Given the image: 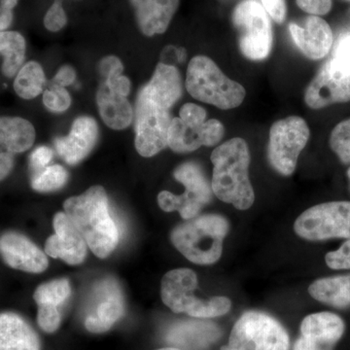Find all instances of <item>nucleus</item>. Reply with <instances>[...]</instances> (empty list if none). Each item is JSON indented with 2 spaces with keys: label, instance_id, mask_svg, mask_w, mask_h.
I'll return each mask as SVG.
<instances>
[{
  "label": "nucleus",
  "instance_id": "nucleus-25",
  "mask_svg": "<svg viewBox=\"0 0 350 350\" xmlns=\"http://www.w3.org/2000/svg\"><path fill=\"white\" fill-rule=\"evenodd\" d=\"M219 337V330L215 325L204 322H187L177 325L169 335L172 344L188 347L202 349L214 342Z\"/></svg>",
  "mask_w": 350,
  "mask_h": 350
},
{
  "label": "nucleus",
  "instance_id": "nucleus-5",
  "mask_svg": "<svg viewBox=\"0 0 350 350\" xmlns=\"http://www.w3.org/2000/svg\"><path fill=\"white\" fill-rule=\"evenodd\" d=\"M186 89L196 100L223 110L239 107L246 96L243 85L227 77L217 64L206 56L191 59Z\"/></svg>",
  "mask_w": 350,
  "mask_h": 350
},
{
  "label": "nucleus",
  "instance_id": "nucleus-9",
  "mask_svg": "<svg viewBox=\"0 0 350 350\" xmlns=\"http://www.w3.org/2000/svg\"><path fill=\"white\" fill-rule=\"evenodd\" d=\"M294 231L306 241L350 239V202H330L306 209L295 221Z\"/></svg>",
  "mask_w": 350,
  "mask_h": 350
},
{
  "label": "nucleus",
  "instance_id": "nucleus-26",
  "mask_svg": "<svg viewBox=\"0 0 350 350\" xmlns=\"http://www.w3.org/2000/svg\"><path fill=\"white\" fill-rule=\"evenodd\" d=\"M27 44L20 32L0 31V55L3 57L1 70L5 77L12 78L22 68L25 59Z\"/></svg>",
  "mask_w": 350,
  "mask_h": 350
},
{
  "label": "nucleus",
  "instance_id": "nucleus-19",
  "mask_svg": "<svg viewBox=\"0 0 350 350\" xmlns=\"http://www.w3.org/2000/svg\"><path fill=\"white\" fill-rule=\"evenodd\" d=\"M0 350H41L31 324L16 312L0 313Z\"/></svg>",
  "mask_w": 350,
  "mask_h": 350
},
{
  "label": "nucleus",
  "instance_id": "nucleus-15",
  "mask_svg": "<svg viewBox=\"0 0 350 350\" xmlns=\"http://www.w3.org/2000/svg\"><path fill=\"white\" fill-rule=\"evenodd\" d=\"M53 226L56 234L46 241V254L69 265L81 264L87 256L88 247L81 232L64 213L55 215Z\"/></svg>",
  "mask_w": 350,
  "mask_h": 350
},
{
  "label": "nucleus",
  "instance_id": "nucleus-24",
  "mask_svg": "<svg viewBox=\"0 0 350 350\" xmlns=\"http://www.w3.org/2000/svg\"><path fill=\"white\" fill-rule=\"evenodd\" d=\"M308 293L315 300L326 305L347 308L350 306V275L315 280L308 287Z\"/></svg>",
  "mask_w": 350,
  "mask_h": 350
},
{
  "label": "nucleus",
  "instance_id": "nucleus-17",
  "mask_svg": "<svg viewBox=\"0 0 350 350\" xmlns=\"http://www.w3.org/2000/svg\"><path fill=\"white\" fill-rule=\"evenodd\" d=\"M289 31L294 42L308 59H323L333 46L330 25L319 16L310 15L306 18L304 27L290 24Z\"/></svg>",
  "mask_w": 350,
  "mask_h": 350
},
{
  "label": "nucleus",
  "instance_id": "nucleus-39",
  "mask_svg": "<svg viewBox=\"0 0 350 350\" xmlns=\"http://www.w3.org/2000/svg\"><path fill=\"white\" fill-rule=\"evenodd\" d=\"M98 71L101 77L107 79L109 76L122 75L124 71V64L121 59L115 56H107L103 57L98 64Z\"/></svg>",
  "mask_w": 350,
  "mask_h": 350
},
{
  "label": "nucleus",
  "instance_id": "nucleus-21",
  "mask_svg": "<svg viewBox=\"0 0 350 350\" xmlns=\"http://www.w3.org/2000/svg\"><path fill=\"white\" fill-rule=\"evenodd\" d=\"M344 320L332 312L308 315L301 323V336L333 347L344 336Z\"/></svg>",
  "mask_w": 350,
  "mask_h": 350
},
{
  "label": "nucleus",
  "instance_id": "nucleus-42",
  "mask_svg": "<svg viewBox=\"0 0 350 350\" xmlns=\"http://www.w3.org/2000/svg\"><path fill=\"white\" fill-rule=\"evenodd\" d=\"M19 0H0V31H6L14 19V9Z\"/></svg>",
  "mask_w": 350,
  "mask_h": 350
},
{
  "label": "nucleus",
  "instance_id": "nucleus-27",
  "mask_svg": "<svg viewBox=\"0 0 350 350\" xmlns=\"http://www.w3.org/2000/svg\"><path fill=\"white\" fill-rule=\"evenodd\" d=\"M46 84L45 73L38 62L23 64L14 80V91L23 100H33L42 93Z\"/></svg>",
  "mask_w": 350,
  "mask_h": 350
},
{
  "label": "nucleus",
  "instance_id": "nucleus-47",
  "mask_svg": "<svg viewBox=\"0 0 350 350\" xmlns=\"http://www.w3.org/2000/svg\"><path fill=\"white\" fill-rule=\"evenodd\" d=\"M347 175H349V178L350 180V167H349V170H347Z\"/></svg>",
  "mask_w": 350,
  "mask_h": 350
},
{
  "label": "nucleus",
  "instance_id": "nucleus-29",
  "mask_svg": "<svg viewBox=\"0 0 350 350\" xmlns=\"http://www.w3.org/2000/svg\"><path fill=\"white\" fill-rule=\"evenodd\" d=\"M68 179V172L63 165H48L41 172L32 175L31 187L40 193L53 192L63 188Z\"/></svg>",
  "mask_w": 350,
  "mask_h": 350
},
{
  "label": "nucleus",
  "instance_id": "nucleus-20",
  "mask_svg": "<svg viewBox=\"0 0 350 350\" xmlns=\"http://www.w3.org/2000/svg\"><path fill=\"white\" fill-rule=\"evenodd\" d=\"M96 103L101 119L112 130H124L131 125L133 110L130 101L126 96L110 91L105 82L98 88Z\"/></svg>",
  "mask_w": 350,
  "mask_h": 350
},
{
  "label": "nucleus",
  "instance_id": "nucleus-6",
  "mask_svg": "<svg viewBox=\"0 0 350 350\" xmlns=\"http://www.w3.org/2000/svg\"><path fill=\"white\" fill-rule=\"evenodd\" d=\"M198 278L190 269H177L163 275L161 284L163 303L175 313H186L194 319H208L230 312L232 301L217 296L208 300L197 298Z\"/></svg>",
  "mask_w": 350,
  "mask_h": 350
},
{
  "label": "nucleus",
  "instance_id": "nucleus-1",
  "mask_svg": "<svg viewBox=\"0 0 350 350\" xmlns=\"http://www.w3.org/2000/svg\"><path fill=\"white\" fill-rule=\"evenodd\" d=\"M181 94V76L176 68L158 64L150 81L138 92L135 103V144L140 156L150 158L167 148L170 109Z\"/></svg>",
  "mask_w": 350,
  "mask_h": 350
},
{
  "label": "nucleus",
  "instance_id": "nucleus-37",
  "mask_svg": "<svg viewBox=\"0 0 350 350\" xmlns=\"http://www.w3.org/2000/svg\"><path fill=\"white\" fill-rule=\"evenodd\" d=\"M54 157V151L48 146H39L29 156V169L32 175L47 167Z\"/></svg>",
  "mask_w": 350,
  "mask_h": 350
},
{
  "label": "nucleus",
  "instance_id": "nucleus-34",
  "mask_svg": "<svg viewBox=\"0 0 350 350\" xmlns=\"http://www.w3.org/2000/svg\"><path fill=\"white\" fill-rule=\"evenodd\" d=\"M325 261L327 266L332 269H350V239L338 250L329 252Z\"/></svg>",
  "mask_w": 350,
  "mask_h": 350
},
{
  "label": "nucleus",
  "instance_id": "nucleus-40",
  "mask_svg": "<svg viewBox=\"0 0 350 350\" xmlns=\"http://www.w3.org/2000/svg\"><path fill=\"white\" fill-rule=\"evenodd\" d=\"M265 10L275 22L282 24L286 18V3L285 0H261Z\"/></svg>",
  "mask_w": 350,
  "mask_h": 350
},
{
  "label": "nucleus",
  "instance_id": "nucleus-13",
  "mask_svg": "<svg viewBox=\"0 0 350 350\" xmlns=\"http://www.w3.org/2000/svg\"><path fill=\"white\" fill-rule=\"evenodd\" d=\"M46 255L21 232H5L0 236V257L10 268L25 273H43L49 264Z\"/></svg>",
  "mask_w": 350,
  "mask_h": 350
},
{
  "label": "nucleus",
  "instance_id": "nucleus-32",
  "mask_svg": "<svg viewBox=\"0 0 350 350\" xmlns=\"http://www.w3.org/2000/svg\"><path fill=\"white\" fill-rule=\"evenodd\" d=\"M61 313L56 306H38V324L41 330L48 334L55 333L61 325Z\"/></svg>",
  "mask_w": 350,
  "mask_h": 350
},
{
  "label": "nucleus",
  "instance_id": "nucleus-36",
  "mask_svg": "<svg viewBox=\"0 0 350 350\" xmlns=\"http://www.w3.org/2000/svg\"><path fill=\"white\" fill-rule=\"evenodd\" d=\"M179 118L189 126H198L206 121V112L204 108L195 103H185L180 108Z\"/></svg>",
  "mask_w": 350,
  "mask_h": 350
},
{
  "label": "nucleus",
  "instance_id": "nucleus-7",
  "mask_svg": "<svg viewBox=\"0 0 350 350\" xmlns=\"http://www.w3.org/2000/svg\"><path fill=\"white\" fill-rule=\"evenodd\" d=\"M290 338L284 327L267 313L241 315L230 334L229 344L221 350H289Z\"/></svg>",
  "mask_w": 350,
  "mask_h": 350
},
{
  "label": "nucleus",
  "instance_id": "nucleus-10",
  "mask_svg": "<svg viewBox=\"0 0 350 350\" xmlns=\"http://www.w3.org/2000/svg\"><path fill=\"white\" fill-rule=\"evenodd\" d=\"M310 135V128L301 117H287L273 124L269 130L268 158L278 174L284 176L293 174Z\"/></svg>",
  "mask_w": 350,
  "mask_h": 350
},
{
  "label": "nucleus",
  "instance_id": "nucleus-31",
  "mask_svg": "<svg viewBox=\"0 0 350 350\" xmlns=\"http://www.w3.org/2000/svg\"><path fill=\"white\" fill-rule=\"evenodd\" d=\"M43 105L53 112H64L70 107L71 96L66 88L50 85L43 93Z\"/></svg>",
  "mask_w": 350,
  "mask_h": 350
},
{
  "label": "nucleus",
  "instance_id": "nucleus-22",
  "mask_svg": "<svg viewBox=\"0 0 350 350\" xmlns=\"http://www.w3.org/2000/svg\"><path fill=\"white\" fill-rule=\"evenodd\" d=\"M36 131L31 122L21 117H0V147L13 154L31 149Z\"/></svg>",
  "mask_w": 350,
  "mask_h": 350
},
{
  "label": "nucleus",
  "instance_id": "nucleus-41",
  "mask_svg": "<svg viewBox=\"0 0 350 350\" xmlns=\"http://www.w3.org/2000/svg\"><path fill=\"white\" fill-rule=\"evenodd\" d=\"M108 89L113 93L121 94L123 96H128L131 93V80L125 75H115L109 76L105 79Z\"/></svg>",
  "mask_w": 350,
  "mask_h": 350
},
{
  "label": "nucleus",
  "instance_id": "nucleus-4",
  "mask_svg": "<svg viewBox=\"0 0 350 350\" xmlns=\"http://www.w3.org/2000/svg\"><path fill=\"white\" fill-rule=\"evenodd\" d=\"M229 232L227 219L217 214L198 215L175 227L170 239L189 261L213 265L220 259L223 241Z\"/></svg>",
  "mask_w": 350,
  "mask_h": 350
},
{
  "label": "nucleus",
  "instance_id": "nucleus-28",
  "mask_svg": "<svg viewBox=\"0 0 350 350\" xmlns=\"http://www.w3.org/2000/svg\"><path fill=\"white\" fill-rule=\"evenodd\" d=\"M70 294V283L66 278H61L39 285L34 291L33 299L38 306H50L59 308Z\"/></svg>",
  "mask_w": 350,
  "mask_h": 350
},
{
  "label": "nucleus",
  "instance_id": "nucleus-14",
  "mask_svg": "<svg viewBox=\"0 0 350 350\" xmlns=\"http://www.w3.org/2000/svg\"><path fill=\"white\" fill-rule=\"evenodd\" d=\"M224 135V126L218 120L211 119L200 126H192L175 117L170 124L167 147L176 153H186L202 146H214Z\"/></svg>",
  "mask_w": 350,
  "mask_h": 350
},
{
  "label": "nucleus",
  "instance_id": "nucleus-45",
  "mask_svg": "<svg viewBox=\"0 0 350 350\" xmlns=\"http://www.w3.org/2000/svg\"><path fill=\"white\" fill-rule=\"evenodd\" d=\"M333 347L329 345L320 344L310 338L301 336L294 344L293 350H332Z\"/></svg>",
  "mask_w": 350,
  "mask_h": 350
},
{
  "label": "nucleus",
  "instance_id": "nucleus-23",
  "mask_svg": "<svg viewBox=\"0 0 350 350\" xmlns=\"http://www.w3.org/2000/svg\"><path fill=\"white\" fill-rule=\"evenodd\" d=\"M124 312L125 305L123 298L117 290H114L101 299L96 310L88 315L84 322L85 327L91 333H105L122 319Z\"/></svg>",
  "mask_w": 350,
  "mask_h": 350
},
{
  "label": "nucleus",
  "instance_id": "nucleus-30",
  "mask_svg": "<svg viewBox=\"0 0 350 350\" xmlns=\"http://www.w3.org/2000/svg\"><path fill=\"white\" fill-rule=\"evenodd\" d=\"M330 146L340 162L350 163V118L340 122L332 131Z\"/></svg>",
  "mask_w": 350,
  "mask_h": 350
},
{
  "label": "nucleus",
  "instance_id": "nucleus-38",
  "mask_svg": "<svg viewBox=\"0 0 350 350\" xmlns=\"http://www.w3.org/2000/svg\"><path fill=\"white\" fill-rule=\"evenodd\" d=\"M296 2L301 10L310 15H326L332 8V0H296Z\"/></svg>",
  "mask_w": 350,
  "mask_h": 350
},
{
  "label": "nucleus",
  "instance_id": "nucleus-8",
  "mask_svg": "<svg viewBox=\"0 0 350 350\" xmlns=\"http://www.w3.org/2000/svg\"><path fill=\"white\" fill-rule=\"evenodd\" d=\"M232 23L239 32V48L251 61H262L271 54L273 29L264 7L256 0H244L234 8Z\"/></svg>",
  "mask_w": 350,
  "mask_h": 350
},
{
  "label": "nucleus",
  "instance_id": "nucleus-46",
  "mask_svg": "<svg viewBox=\"0 0 350 350\" xmlns=\"http://www.w3.org/2000/svg\"><path fill=\"white\" fill-rule=\"evenodd\" d=\"M158 350H181L179 349H177V347H165V349H161Z\"/></svg>",
  "mask_w": 350,
  "mask_h": 350
},
{
  "label": "nucleus",
  "instance_id": "nucleus-16",
  "mask_svg": "<svg viewBox=\"0 0 350 350\" xmlns=\"http://www.w3.org/2000/svg\"><path fill=\"white\" fill-rule=\"evenodd\" d=\"M98 137V126L96 120L89 116L78 117L66 137L56 138L55 147L64 162L76 165L91 153Z\"/></svg>",
  "mask_w": 350,
  "mask_h": 350
},
{
  "label": "nucleus",
  "instance_id": "nucleus-35",
  "mask_svg": "<svg viewBox=\"0 0 350 350\" xmlns=\"http://www.w3.org/2000/svg\"><path fill=\"white\" fill-rule=\"evenodd\" d=\"M331 59L340 68L350 69V31L340 36Z\"/></svg>",
  "mask_w": 350,
  "mask_h": 350
},
{
  "label": "nucleus",
  "instance_id": "nucleus-33",
  "mask_svg": "<svg viewBox=\"0 0 350 350\" xmlns=\"http://www.w3.org/2000/svg\"><path fill=\"white\" fill-rule=\"evenodd\" d=\"M68 23V17L64 12L61 1L56 0L44 17V25L48 31L57 32L64 29Z\"/></svg>",
  "mask_w": 350,
  "mask_h": 350
},
{
  "label": "nucleus",
  "instance_id": "nucleus-18",
  "mask_svg": "<svg viewBox=\"0 0 350 350\" xmlns=\"http://www.w3.org/2000/svg\"><path fill=\"white\" fill-rule=\"evenodd\" d=\"M140 31L146 36L162 34L174 18L179 0H130Z\"/></svg>",
  "mask_w": 350,
  "mask_h": 350
},
{
  "label": "nucleus",
  "instance_id": "nucleus-3",
  "mask_svg": "<svg viewBox=\"0 0 350 350\" xmlns=\"http://www.w3.org/2000/svg\"><path fill=\"white\" fill-rule=\"evenodd\" d=\"M211 189L219 200L246 211L254 204L255 193L250 179V153L245 140L232 138L214 149Z\"/></svg>",
  "mask_w": 350,
  "mask_h": 350
},
{
  "label": "nucleus",
  "instance_id": "nucleus-43",
  "mask_svg": "<svg viewBox=\"0 0 350 350\" xmlns=\"http://www.w3.org/2000/svg\"><path fill=\"white\" fill-rule=\"evenodd\" d=\"M76 80L75 69L70 66H64L57 71L53 79V84L61 87H68L72 85Z\"/></svg>",
  "mask_w": 350,
  "mask_h": 350
},
{
  "label": "nucleus",
  "instance_id": "nucleus-12",
  "mask_svg": "<svg viewBox=\"0 0 350 350\" xmlns=\"http://www.w3.org/2000/svg\"><path fill=\"white\" fill-rule=\"evenodd\" d=\"M308 107L320 109L350 101V69L342 68L329 59L306 88Z\"/></svg>",
  "mask_w": 350,
  "mask_h": 350
},
{
  "label": "nucleus",
  "instance_id": "nucleus-11",
  "mask_svg": "<svg viewBox=\"0 0 350 350\" xmlns=\"http://www.w3.org/2000/svg\"><path fill=\"white\" fill-rule=\"evenodd\" d=\"M177 181L185 186L186 191L176 196L163 191L158 195V204L165 213L178 211L185 220L197 217L200 209L206 206L213 197V189L207 182L204 172L194 163H185L174 170Z\"/></svg>",
  "mask_w": 350,
  "mask_h": 350
},
{
  "label": "nucleus",
  "instance_id": "nucleus-2",
  "mask_svg": "<svg viewBox=\"0 0 350 350\" xmlns=\"http://www.w3.org/2000/svg\"><path fill=\"white\" fill-rule=\"evenodd\" d=\"M64 209L96 256L107 258L111 254L118 245L120 234L103 187L93 186L81 195L69 198Z\"/></svg>",
  "mask_w": 350,
  "mask_h": 350
},
{
  "label": "nucleus",
  "instance_id": "nucleus-44",
  "mask_svg": "<svg viewBox=\"0 0 350 350\" xmlns=\"http://www.w3.org/2000/svg\"><path fill=\"white\" fill-rule=\"evenodd\" d=\"M12 152L0 147V181L4 180L13 170L15 159Z\"/></svg>",
  "mask_w": 350,
  "mask_h": 350
}]
</instances>
